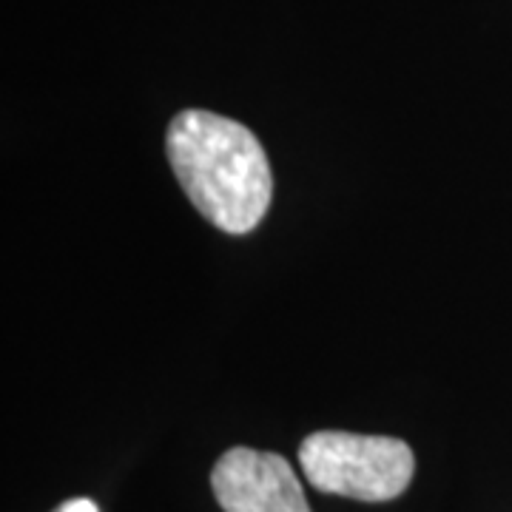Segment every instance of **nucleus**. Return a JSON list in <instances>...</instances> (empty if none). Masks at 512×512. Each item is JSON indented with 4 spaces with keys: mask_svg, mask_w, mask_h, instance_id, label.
<instances>
[{
    "mask_svg": "<svg viewBox=\"0 0 512 512\" xmlns=\"http://www.w3.org/2000/svg\"><path fill=\"white\" fill-rule=\"evenodd\" d=\"M168 163L185 197L225 234H251L268 214L274 177L248 126L214 111H180L165 137Z\"/></svg>",
    "mask_w": 512,
    "mask_h": 512,
    "instance_id": "obj_1",
    "label": "nucleus"
},
{
    "mask_svg": "<svg viewBox=\"0 0 512 512\" xmlns=\"http://www.w3.org/2000/svg\"><path fill=\"white\" fill-rule=\"evenodd\" d=\"M299 467L319 493L376 504L410 487L416 456L402 439L319 430L302 441Z\"/></svg>",
    "mask_w": 512,
    "mask_h": 512,
    "instance_id": "obj_2",
    "label": "nucleus"
},
{
    "mask_svg": "<svg viewBox=\"0 0 512 512\" xmlns=\"http://www.w3.org/2000/svg\"><path fill=\"white\" fill-rule=\"evenodd\" d=\"M225 512H311L293 467L279 453L231 447L211 470Z\"/></svg>",
    "mask_w": 512,
    "mask_h": 512,
    "instance_id": "obj_3",
    "label": "nucleus"
},
{
    "mask_svg": "<svg viewBox=\"0 0 512 512\" xmlns=\"http://www.w3.org/2000/svg\"><path fill=\"white\" fill-rule=\"evenodd\" d=\"M57 512H100V510H97V504L89 501V498H72V501H66V504H63Z\"/></svg>",
    "mask_w": 512,
    "mask_h": 512,
    "instance_id": "obj_4",
    "label": "nucleus"
}]
</instances>
